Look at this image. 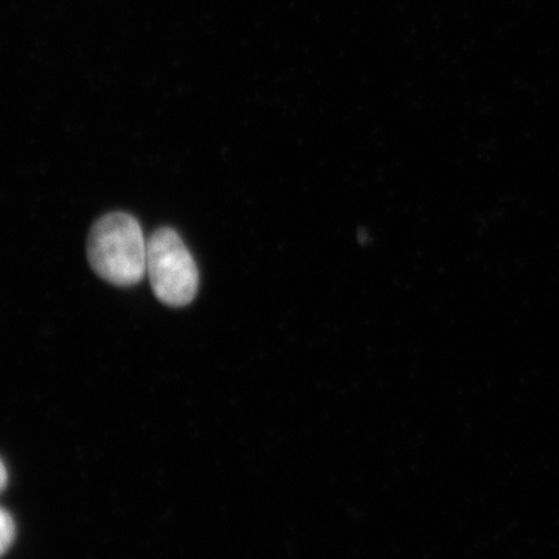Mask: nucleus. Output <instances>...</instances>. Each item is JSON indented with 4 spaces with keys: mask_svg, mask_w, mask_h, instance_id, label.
<instances>
[{
    "mask_svg": "<svg viewBox=\"0 0 559 559\" xmlns=\"http://www.w3.org/2000/svg\"><path fill=\"white\" fill-rule=\"evenodd\" d=\"M146 253L148 241L130 213H109L91 229L87 259L95 274L110 285L134 286L142 282Z\"/></svg>",
    "mask_w": 559,
    "mask_h": 559,
    "instance_id": "obj_1",
    "label": "nucleus"
},
{
    "mask_svg": "<svg viewBox=\"0 0 559 559\" xmlns=\"http://www.w3.org/2000/svg\"><path fill=\"white\" fill-rule=\"evenodd\" d=\"M146 274L154 294L168 307L190 305L200 289V271L178 231L162 227L148 240Z\"/></svg>",
    "mask_w": 559,
    "mask_h": 559,
    "instance_id": "obj_2",
    "label": "nucleus"
},
{
    "mask_svg": "<svg viewBox=\"0 0 559 559\" xmlns=\"http://www.w3.org/2000/svg\"><path fill=\"white\" fill-rule=\"evenodd\" d=\"M14 533L16 528H14L13 518L5 510L0 509V557L10 549Z\"/></svg>",
    "mask_w": 559,
    "mask_h": 559,
    "instance_id": "obj_3",
    "label": "nucleus"
},
{
    "mask_svg": "<svg viewBox=\"0 0 559 559\" xmlns=\"http://www.w3.org/2000/svg\"><path fill=\"white\" fill-rule=\"evenodd\" d=\"M7 481H9V474H7L5 465L0 460V491H3V488L7 487Z\"/></svg>",
    "mask_w": 559,
    "mask_h": 559,
    "instance_id": "obj_4",
    "label": "nucleus"
}]
</instances>
